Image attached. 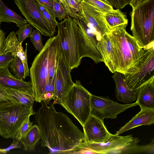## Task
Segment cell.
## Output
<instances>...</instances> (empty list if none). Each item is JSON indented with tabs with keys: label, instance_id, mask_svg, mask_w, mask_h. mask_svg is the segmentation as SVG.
<instances>
[{
	"label": "cell",
	"instance_id": "d590c367",
	"mask_svg": "<svg viewBox=\"0 0 154 154\" xmlns=\"http://www.w3.org/2000/svg\"><path fill=\"white\" fill-rule=\"evenodd\" d=\"M13 103H17L7 92L5 87L0 84V106Z\"/></svg>",
	"mask_w": 154,
	"mask_h": 154
},
{
	"label": "cell",
	"instance_id": "ffe728a7",
	"mask_svg": "<svg viewBox=\"0 0 154 154\" xmlns=\"http://www.w3.org/2000/svg\"><path fill=\"white\" fill-rule=\"evenodd\" d=\"M136 102L140 109H154V77L137 91Z\"/></svg>",
	"mask_w": 154,
	"mask_h": 154
},
{
	"label": "cell",
	"instance_id": "1f68e13d",
	"mask_svg": "<svg viewBox=\"0 0 154 154\" xmlns=\"http://www.w3.org/2000/svg\"><path fill=\"white\" fill-rule=\"evenodd\" d=\"M41 10L45 17L53 30L55 32L56 27L58 22L56 20V16L53 10L40 5Z\"/></svg>",
	"mask_w": 154,
	"mask_h": 154
},
{
	"label": "cell",
	"instance_id": "f546056e",
	"mask_svg": "<svg viewBox=\"0 0 154 154\" xmlns=\"http://www.w3.org/2000/svg\"><path fill=\"white\" fill-rule=\"evenodd\" d=\"M85 2L96 8L104 14L112 11L113 7L106 0H82Z\"/></svg>",
	"mask_w": 154,
	"mask_h": 154
},
{
	"label": "cell",
	"instance_id": "5bb4252c",
	"mask_svg": "<svg viewBox=\"0 0 154 154\" xmlns=\"http://www.w3.org/2000/svg\"><path fill=\"white\" fill-rule=\"evenodd\" d=\"M82 18L90 27L101 37L110 33L111 29L106 22L104 14L82 1Z\"/></svg>",
	"mask_w": 154,
	"mask_h": 154
},
{
	"label": "cell",
	"instance_id": "ba28073f",
	"mask_svg": "<svg viewBox=\"0 0 154 154\" xmlns=\"http://www.w3.org/2000/svg\"><path fill=\"white\" fill-rule=\"evenodd\" d=\"M127 25H122L111 29L109 34L113 48L116 72L122 74L133 64L125 35Z\"/></svg>",
	"mask_w": 154,
	"mask_h": 154
},
{
	"label": "cell",
	"instance_id": "836d02e7",
	"mask_svg": "<svg viewBox=\"0 0 154 154\" xmlns=\"http://www.w3.org/2000/svg\"><path fill=\"white\" fill-rule=\"evenodd\" d=\"M41 33L37 29L33 30L29 37L35 48L40 52L42 50L43 45L42 42Z\"/></svg>",
	"mask_w": 154,
	"mask_h": 154
},
{
	"label": "cell",
	"instance_id": "e0dca14e",
	"mask_svg": "<svg viewBox=\"0 0 154 154\" xmlns=\"http://www.w3.org/2000/svg\"><path fill=\"white\" fill-rule=\"evenodd\" d=\"M98 47L103 62L109 71L114 73L116 72V68L113 48L109 34L100 37L98 42Z\"/></svg>",
	"mask_w": 154,
	"mask_h": 154
},
{
	"label": "cell",
	"instance_id": "277c9868",
	"mask_svg": "<svg viewBox=\"0 0 154 154\" xmlns=\"http://www.w3.org/2000/svg\"><path fill=\"white\" fill-rule=\"evenodd\" d=\"M131 30L140 47L146 50L154 45V0H145L131 13Z\"/></svg>",
	"mask_w": 154,
	"mask_h": 154
},
{
	"label": "cell",
	"instance_id": "d4e9b609",
	"mask_svg": "<svg viewBox=\"0 0 154 154\" xmlns=\"http://www.w3.org/2000/svg\"><path fill=\"white\" fill-rule=\"evenodd\" d=\"M154 140L153 139L149 144L143 146H138L134 144L127 146L113 151L114 154L136 153H144L146 154H154Z\"/></svg>",
	"mask_w": 154,
	"mask_h": 154
},
{
	"label": "cell",
	"instance_id": "4dcf8cb0",
	"mask_svg": "<svg viewBox=\"0 0 154 154\" xmlns=\"http://www.w3.org/2000/svg\"><path fill=\"white\" fill-rule=\"evenodd\" d=\"M17 26L19 29L15 33L17 35V39L19 42L22 44L26 38L29 37L32 31L33 27L29 23Z\"/></svg>",
	"mask_w": 154,
	"mask_h": 154
},
{
	"label": "cell",
	"instance_id": "9c48e42d",
	"mask_svg": "<svg viewBox=\"0 0 154 154\" xmlns=\"http://www.w3.org/2000/svg\"><path fill=\"white\" fill-rule=\"evenodd\" d=\"M21 14L28 23L41 34L49 37L55 33L47 21L41 10L37 0H14Z\"/></svg>",
	"mask_w": 154,
	"mask_h": 154
},
{
	"label": "cell",
	"instance_id": "74e56055",
	"mask_svg": "<svg viewBox=\"0 0 154 154\" xmlns=\"http://www.w3.org/2000/svg\"><path fill=\"white\" fill-rule=\"evenodd\" d=\"M113 7L117 9H122L126 5L130 4L132 0H106Z\"/></svg>",
	"mask_w": 154,
	"mask_h": 154
},
{
	"label": "cell",
	"instance_id": "5b68a950",
	"mask_svg": "<svg viewBox=\"0 0 154 154\" xmlns=\"http://www.w3.org/2000/svg\"><path fill=\"white\" fill-rule=\"evenodd\" d=\"M91 94L79 81L76 80L60 103L76 119L82 127L91 115Z\"/></svg>",
	"mask_w": 154,
	"mask_h": 154
},
{
	"label": "cell",
	"instance_id": "7402d4cb",
	"mask_svg": "<svg viewBox=\"0 0 154 154\" xmlns=\"http://www.w3.org/2000/svg\"><path fill=\"white\" fill-rule=\"evenodd\" d=\"M14 23L17 26L27 23L26 20L9 8L0 0V22Z\"/></svg>",
	"mask_w": 154,
	"mask_h": 154
},
{
	"label": "cell",
	"instance_id": "d6986e66",
	"mask_svg": "<svg viewBox=\"0 0 154 154\" xmlns=\"http://www.w3.org/2000/svg\"><path fill=\"white\" fill-rule=\"evenodd\" d=\"M0 84L6 88L32 91L31 81L26 82L17 78L11 73L9 67L0 70Z\"/></svg>",
	"mask_w": 154,
	"mask_h": 154
},
{
	"label": "cell",
	"instance_id": "8fae6325",
	"mask_svg": "<svg viewBox=\"0 0 154 154\" xmlns=\"http://www.w3.org/2000/svg\"><path fill=\"white\" fill-rule=\"evenodd\" d=\"M81 29L82 58L88 57L96 64L103 62L98 47L100 36L94 31L82 18H73Z\"/></svg>",
	"mask_w": 154,
	"mask_h": 154
},
{
	"label": "cell",
	"instance_id": "52a82bcc",
	"mask_svg": "<svg viewBox=\"0 0 154 154\" xmlns=\"http://www.w3.org/2000/svg\"><path fill=\"white\" fill-rule=\"evenodd\" d=\"M129 87L136 91L154 77V46L145 50L143 54L123 73Z\"/></svg>",
	"mask_w": 154,
	"mask_h": 154
},
{
	"label": "cell",
	"instance_id": "8d00e7d4",
	"mask_svg": "<svg viewBox=\"0 0 154 154\" xmlns=\"http://www.w3.org/2000/svg\"><path fill=\"white\" fill-rule=\"evenodd\" d=\"M14 57L10 52L0 55V70L7 67L9 68Z\"/></svg>",
	"mask_w": 154,
	"mask_h": 154
},
{
	"label": "cell",
	"instance_id": "ac0fdd59",
	"mask_svg": "<svg viewBox=\"0 0 154 154\" xmlns=\"http://www.w3.org/2000/svg\"><path fill=\"white\" fill-rule=\"evenodd\" d=\"M154 123V109H140V111L116 133L119 135L126 131L143 125H149Z\"/></svg>",
	"mask_w": 154,
	"mask_h": 154
},
{
	"label": "cell",
	"instance_id": "f35d334b",
	"mask_svg": "<svg viewBox=\"0 0 154 154\" xmlns=\"http://www.w3.org/2000/svg\"><path fill=\"white\" fill-rule=\"evenodd\" d=\"M13 139L12 143L8 147L3 149H0V154H6L12 149L21 148V145L20 143L14 138H13Z\"/></svg>",
	"mask_w": 154,
	"mask_h": 154
},
{
	"label": "cell",
	"instance_id": "6da1fadb",
	"mask_svg": "<svg viewBox=\"0 0 154 154\" xmlns=\"http://www.w3.org/2000/svg\"><path fill=\"white\" fill-rule=\"evenodd\" d=\"M35 112V120L41 136V145L48 148L50 153L70 154L83 142V132L66 114L58 112L51 103L42 101Z\"/></svg>",
	"mask_w": 154,
	"mask_h": 154
},
{
	"label": "cell",
	"instance_id": "e575fe53",
	"mask_svg": "<svg viewBox=\"0 0 154 154\" xmlns=\"http://www.w3.org/2000/svg\"><path fill=\"white\" fill-rule=\"evenodd\" d=\"M53 11L58 20L62 21L68 15L67 12L62 3L58 0H53Z\"/></svg>",
	"mask_w": 154,
	"mask_h": 154
},
{
	"label": "cell",
	"instance_id": "8992f818",
	"mask_svg": "<svg viewBox=\"0 0 154 154\" xmlns=\"http://www.w3.org/2000/svg\"><path fill=\"white\" fill-rule=\"evenodd\" d=\"M35 114L32 106L13 103L0 106V135L14 138L26 119Z\"/></svg>",
	"mask_w": 154,
	"mask_h": 154
},
{
	"label": "cell",
	"instance_id": "30bf717a",
	"mask_svg": "<svg viewBox=\"0 0 154 154\" xmlns=\"http://www.w3.org/2000/svg\"><path fill=\"white\" fill-rule=\"evenodd\" d=\"M139 141L137 138L134 137L132 135L120 136L115 134L113 137L104 143L83 142L74 149L71 154H88L93 151L97 154H106L111 151L137 144Z\"/></svg>",
	"mask_w": 154,
	"mask_h": 154
},
{
	"label": "cell",
	"instance_id": "60d3db41",
	"mask_svg": "<svg viewBox=\"0 0 154 154\" xmlns=\"http://www.w3.org/2000/svg\"><path fill=\"white\" fill-rule=\"evenodd\" d=\"M5 33L1 29L0 27V52L2 51L5 41L6 39Z\"/></svg>",
	"mask_w": 154,
	"mask_h": 154
},
{
	"label": "cell",
	"instance_id": "f1b7e54d",
	"mask_svg": "<svg viewBox=\"0 0 154 154\" xmlns=\"http://www.w3.org/2000/svg\"><path fill=\"white\" fill-rule=\"evenodd\" d=\"M9 67L16 77L22 80L25 79L24 65L22 60L18 57H14Z\"/></svg>",
	"mask_w": 154,
	"mask_h": 154
},
{
	"label": "cell",
	"instance_id": "484cf974",
	"mask_svg": "<svg viewBox=\"0 0 154 154\" xmlns=\"http://www.w3.org/2000/svg\"><path fill=\"white\" fill-rule=\"evenodd\" d=\"M107 23L111 29L119 26L128 24V20L124 13L120 9L113 10L104 14Z\"/></svg>",
	"mask_w": 154,
	"mask_h": 154
},
{
	"label": "cell",
	"instance_id": "83f0119b",
	"mask_svg": "<svg viewBox=\"0 0 154 154\" xmlns=\"http://www.w3.org/2000/svg\"><path fill=\"white\" fill-rule=\"evenodd\" d=\"M125 35L133 64L143 54L145 50L140 47L134 37L127 32Z\"/></svg>",
	"mask_w": 154,
	"mask_h": 154
},
{
	"label": "cell",
	"instance_id": "4fadbf2b",
	"mask_svg": "<svg viewBox=\"0 0 154 154\" xmlns=\"http://www.w3.org/2000/svg\"><path fill=\"white\" fill-rule=\"evenodd\" d=\"M83 128L85 137V142L104 143L115 135L109 132L104 125V122L92 115Z\"/></svg>",
	"mask_w": 154,
	"mask_h": 154
},
{
	"label": "cell",
	"instance_id": "d6a6232c",
	"mask_svg": "<svg viewBox=\"0 0 154 154\" xmlns=\"http://www.w3.org/2000/svg\"><path fill=\"white\" fill-rule=\"evenodd\" d=\"M30 117H28L26 119L16 133L14 138L17 141H20V140L27 134L32 127L33 122L30 121Z\"/></svg>",
	"mask_w": 154,
	"mask_h": 154
},
{
	"label": "cell",
	"instance_id": "2e32d148",
	"mask_svg": "<svg viewBox=\"0 0 154 154\" xmlns=\"http://www.w3.org/2000/svg\"><path fill=\"white\" fill-rule=\"evenodd\" d=\"M112 78L116 84V98L118 100L127 104L136 100L137 92L128 86L123 74L116 72Z\"/></svg>",
	"mask_w": 154,
	"mask_h": 154
},
{
	"label": "cell",
	"instance_id": "44dd1931",
	"mask_svg": "<svg viewBox=\"0 0 154 154\" xmlns=\"http://www.w3.org/2000/svg\"><path fill=\"white\" fill-rule=\"evenodd\" d=\"M64 80L60 70L57 68L55 80L54 102L60 104L63 98L72 87Z\"/></svg>",
	"mask_w": 154,
	"mask_h": 154
},
{
	"label": "cell",
	"instance_id": "7c38bea8",
	"mask_svg": "<svg viewBox=\"0 0 154 154\" xmlns=\"http://www.w3.org/2000/svg\"><path fill=\"white\" fill-rule=\"evenodd\" d=\"M91 115L103 122L104 119H116L117 115L126 109L137 105L136 102L121 104L114 102L108 97L91 94Z\"/></svg>",
	"mask_w": 154,
	"mask_h": 154
},
{
	"label": "cell",
	"instance_id": "4316f807",
	"mask_svg": "<svg viewBox=\"0 0 154 154\" xmlns=\"http://www.w3.org/2000/svg\"><path fill=\"white\" fill-rule=\"evenodd\" d=\"M82 0H64L61 2L68 15L74 19L82 17Z\"/></svg>",
	"mask_w": 154,
	"mask_h": 154
},
{
	"label": "cell",
	"instance_id": "7bdbcfd3",
	"mask_svg": "<svg viewBox=\"0 0 154 154\" xmlns=\"http://www.w3.org/2000/svg\"><path fill=\"white\" fill-rule=\"evenodd\" d=\"M58 0L61 2H62L64 0Z\"/></svg>",
	"mask_w": 154,
	"mask_h": 154
},
{
	"label": "cell",
	"instance_id": "ab89813d",
	"mask_svg": "<svg viewBox=\"0 0 154 154\" xmlns=\"http://www.w3.org/2000/svg\"><path fill=\"white\" fill-rule=\"evenodd\" d=\"M43 6L48 9L53 10V0H37Z\"/></svg>",
	"mask_w": 154,
	"mask_h": 154
},
{
	"label": "cell",
	"instance_id": "b9f144b4",
	"mask_svg": "<svg viewBox=\"0 0 154 154\" xmlns=\"http://www.w3.org/2000/svg\"><path fill=\"white\" fill-rule=\"evenodd\" d=\"M144 0H132L130 5L132 7V9H133Z\"/></svg>",
	"mask_w": 154,
	"mask_h": 154
},
{
	"label": "cell",
	"instance_id": "7a4b0ae2",
	"mask_svg": "<svg viewBox=\"0 0 154 154\" xmlns=\"http://www.w3.org/2000/svg\"><path fill=\"white\" fill-rule=\"evenodd\" d=\"M52 37L46 41L42 51L35 56L29 69L35 100L41 103L47 102L54 95V84L48 80V62Z\"/></svg>",
	"mask_w": 154,
	"mask_h": 154
},
{
	"label": "cell",
	"instance_id": "9a60e30c",
	"mask_svg": "<svg viewBox=\"0 0 154 154\" xmlns=\"http://www.w3.org/2000/svg\"><path fill=\"white\" fill-rule=\"evenodd\" d=\"M27 43L26 44V49L23 50L22 44L19 42L16 34L14 31L11 32L5 41L0 55L11 53L14 57L17 56L22 60L24 68L25 79L29 75V69L27 58Z\"/></svg>",
	"mask_w": 154,
	"mask_h": 154
},
{
	"label": "cell",
	"instance_id": "603a6c76",
	"mask_svg": "<svg viewBox=\"0 0 154 154\" xmlns=\"http://www.w3.org/2000/svg\"><path fill=\"white\" fill-rule=\"evenodd\" d=\"M4 87L9 95L17 103L33 106L35 100L32 91Z\"/></svg>",
	"mask_w": 154,
	"mask_h": 154
},
{
	"label": "cell",
	"instance_id": "cb8c5ba5",
	"mask_svg": "<svg viewBox=\"0 0 154 154\" xmlns=\"http://www.w3.org/2000/svg\"><path fill=\"white\" fill-rule=\"evenodd\" d=\"M41 139L39 129L38 125H33L27 134L20 141L23 145L25 151H31L34 150L36 144Z\"/></svg>",
	"mask_w": 154,
	"mask_h": 154
},
{
	"label": "cell",
	"instance_id": "3957f363",
	"mask_svg": "<svg viewBox=\"0 0 154 154\" xmlns=\"http://www.w3.org/2000/svg\"><path fill=\"white\" fill-rule=\"evenodd\" d=\"M57 26L56 36L62 55L71 70L76 68L82 59L81 29L73 19L69 17L58 23Z\"/></svg>",
	"mask_w": 154,
	"mask_h": 154
}]
</instances>
